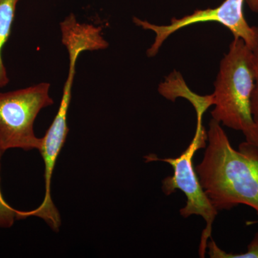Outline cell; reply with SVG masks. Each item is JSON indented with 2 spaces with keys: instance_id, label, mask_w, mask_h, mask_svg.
<instances>
[{
  "instance_id": "1",
  "label": "cell",
  "mask_w": 258,
  "mask_h": 258,
  "mask_svg": "<svg viewBox=\"0 0 258 258\" xmlns=\"http://www.w3.org/2000/svg\"><path fill=\"white\" fill-rule=\"evenodd\" d=\"M208 142L203 161L195 168L212 205L218 212L247 205L258 215V146L244 142L236 151L213 118Z\"/></svg>"
},
{
  "instance_id": "2",
  "label": "cell",
  "mask_w": 258,
  "mask_h": 258,
  "mask_svg": "<svg viewBox=\"0 0 258 258\" xmlns=\"http://www.w3.org/2000/svg\"><path fill=\"white\" fill-rule=\"evenodd\" d=\"M212 101V118L220 124L242 132L245 142L258 146V124L252 117L251 99L254 86L252 49L234 37L222 59Z\"/></svg>"
},
{
  "instance_id": "3",
  "label": "cell",
  "mask_w": 258,
  "mask_h": 258,
  "mask_svg": "<svg viewBox=\"0 0 258 258\" xmlns=\"http://www.w3.org/2000/svg\"><path fill=\"white\" fill-rule=\"evenodd\" d=\"M205 112L204 109L196 110V132L189 147L179 157L164 159L149 157L150 160L164 161L172 166L174 173L172 176H166L163 180L161 189L166 195H170L175 192L176 190H180L184 194L186 205L180 210V215L184 218L191 215H198L203 217L206 222L199 247V255L202 258L205 257L206 254L208 241L212 238V225L218 215V211L212 205L204 191L193 166L192 160L195 153L199 149L207 147L208 132L203 124Z\"/></svg>"
},
{
  "instance_id": "4",
  "label": "cell",
  "mask_w": 258,
  "mask_h": 258,
  "mask_svg": "<svg viewBox=\"0 0 258 258\" xmlns=\"http://www.w3.org/2000/svg\"><path fill=\"white\" fill-rule=\"evenodd\" d=\"M50 84L43 82L0 93V149H40L42 138L35 136L34 123L43 108L52 106Z\"/></svg>"
},
{
  "instance_id": "5",
  "label": "cell",
  "mask_w": 258,
  "mask_h": 258,
  "mask_svg": "<svg viewBox=\"0 0 258 258\" xmlns=\"http://www.w3.org/2000/svg\"><path fill=\"white\" fill-rule=\"evenodd\" d=\"M245 0H225L220 6L195 10L181 18H171L168 25H155L147 20L134 18L137 26L155 33L154 42L147 51L148 57L157 55L164 42L174 32L195 24L215 22L228 29L234 37L242 39L247 46L253 48L258 40V27L250 26L244 16Z\"/></svg>"
},
{
  "instance_id": "6",
  "label": "cell",
  "mask_w": 258,
  "mask_h": 258,
  "mask_svg": "<svg viewBox=\"0 0 258 258\" xmlns=\"http://www.w3.org/2000/svg\"><path fill=\"white\" fill-rule=\"evenodd\" d=\"M73 83L66 82L62 90L60 106L52 124L42 138L40 151L45 164V195L43 201L38 208L29 212L20 211L19 220L30 216L37 217L44 220L54 232L60 229V213L52 202L51 197V180L57 157L63 147L69 132L67 123L68 113L72 96Z\"/></svg>"
},
{
  "instance_id": "7",
  "label": "cell",
  "mask_w": 258,
  "mask_h": 258,
  "mask_svg": "<svg viewBox=\"0 0 258 258\" xmlns=\"http://www.w3.org/2000/svg\"><path fill=\"white\" fill-rule=\"evenodd\" d=\"M20 0H0V88L10 82L3 61V49L9 40L14 22L17 5Z\"/></svg>"
},
{
  "instance_id": "8",
  "label": "cell",
  "mask_w": 258,
  "mask_h": 258,
  "mask_svg": "<svg viewBox=\"0 0 258 258\" xmlns=\"http://www.w3.org/2000/svg\"><path fill=\"white\" fill-rule=\"evenodd\" d=\"M208 248L211 258H258V232L247 245V251L242 253H228L220 248L212 238L208 241Z\"/></svg>"
},
{
  "instance_id": "9",
  "label": "cell",
  "mask_w": 258,
  "mask_h": 258,
  "mask_svg": "<svg viewBox=\"0 0 258 258\" xmlns=\"http://www.w3.org/2000/svg\"><path fill=\"white\" fill-rule=\"evenodd\" d=\"M4 152L0 149V170H1L2 156ZM19 210L12 208L11 206L5 201L2 195L0 189V227L3 228H10L14 225L15 220H18Z\"/></svg>"
},
{
  "instance_id": "10",
  "label": "cell",
  "mask_w": 258,
  "mask_h": 258,
  "mask_svg": "<svg viewBox=\"0 0 258 258\" xmlns=\"http://www.w3.org/2000/svg\"><path fill=\"white\" fill-rule=\"evenodd\" d=\"M252 50L254 68V86L251 99V110L254 120L258 124V40Z\"/></svg>"
},
{
  "instance_id": "11",
  "label": "cell",
  "mask_w": 258,
  "mask_h": 258,
  "mask_svg": "<svg viewBox=\"0 0 258 258\" xmlns=\"http://www.w3.org/2000/svg\"><path fill=\"white\" fill-rule=\"evenodd\" d=\"M249 10L258 15V0H245Z\"/></svg>"
}]
</instances>
